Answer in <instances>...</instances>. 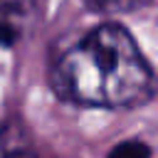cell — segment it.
Listing matches in <instances>:
<instances>
[{
  "label": "cell",
  "instance_id": "cell-1",
  "mask_svg": "<svg viewBox=\"0 0 158 158\" xmlns=\"http://www.w3.org/2000/svg\"><path fill=\"white\" fill-rule=\"evenodd\" d=\"M52 84L67 101L89 109H133L151 99L153 72L136 40L114 22L74 42L54 64Z\"/></svg>",
  "mask_w": 158,
  "mask_h": 158
},
{
  "label": "cell",
  "instance_id": "cell-2",
  "mask_svg": "<svg viewBox=\"0 0 158 158\" xmlns=\"http://www.w3.org/2000/svg\"><path fill=\"white\" fill-rule=\"evenodd\" d=\"M106 158H151V148L143 141H123L118 146L111 148V153Z\"/></svg>",
  "mask_w": 158,
  "mask_h": 158
},
{
  "label": "cell",
  "instance_id": "cell-3",
  "mask_svg": "<svg viewBox=\"0 0 158 158\" xmlns=\"http://www.w3.org/2000/svg\"><path fill=\"white\" fill-rule=\"evenodd\" d=\"M86 2L94 7H101V10H121V7L133 5L136 0H86Z\"/></svg>",
  "mask_w": 158,
  "mask_h": 158
},
{
  "label": "cell",
  "instance_id": "cell-4",
  "mask_svg": "<svg viewBox=\"0 0 158 158\" xmlns=\"http://www.w3.org/2000/svg\"><path fill=\"white\" fill-rule=\"evenodd\" d=\"M25 7V0H0V10H5V12H17V10H22Z\"/></svg>",
  "mask_w": 158,
  "mask_h": 158
}]
</instances>
